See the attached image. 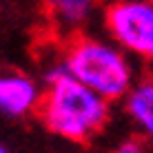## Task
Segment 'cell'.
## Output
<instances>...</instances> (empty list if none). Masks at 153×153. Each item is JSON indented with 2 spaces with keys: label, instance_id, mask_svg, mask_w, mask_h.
Wrapping results in <instances>:
<instances>
[{
  "label": "cell",
  "instance_id": "cell-4",
  "mask_svg": "<svg viewBox=\"0 0 153 153\" xmlns=\"http://www.w3.org/2000/svg\"><path fill=\"white\" fill-rule=\"evenodd\" d=\"M42 91L27 73L0 71V113L7 118H25L38 111Z\"/></svg>",
  "mask_w": 153,
  "mask_h": 153
},
{
  "label": "cell",
  "instance_id": "cell-2",
  "mask_svg": "<svg viewBox=\"0 0 153 153\" xmlns=\"http://www.w3.org/2000/svg\"><path fill=\"white\" fill-rule=\"evenodd\" d=\"M62 67L76 82L93 91L104 102L124 98L133 87V67L124 51L111 42L76 38L67 49Z\"/></svg>",
  "mask_w": 153,
  "mask_h": 153
},
{
  "label": "cell",
  "instance_id": "cell-1",
  "mask_svg": "<svg viewBox=\"0 0 153 153\" xmlns=\"http://www.w3.org/2000/svg\"><path fill=\"white\" fill-rule=\"evenodd\" d=\"M38 113L51 133L69 142H87L107 126L111 107L76 82L60 65L47 76V91L40 98Z\"/></svg>",
  "mask_w": 153,
  "mask_h": 153
},
{
  "label": "cell",
  "instance_id": "cell-5",
  "mask_svg": "<svg viewBox=\"0 0 153 153\" xmlns=\"http://www.w3.org/2000/svg\"><path fill=\"white\" fill-rule=\"evenodd\" d=\"M126 111L140 124L142 131H153V84L149 80L138 82L126 93Z\"/></svg>",
  "mask_w": 153,
  "mask_h": 153
},
{
  "label": "cell",
  "instance_id": "cell-6",
  "mask_svg": "<svg viewBox=\"0 0 153 153\" xmlns=\"http://www.w3.org/2000/svg\"><path fill=\"white\" fill-rule=\"evenodd\" d=\"M51 18L62 27H78L91 16L93 0H42Z\"/></svg>",
  "mask_w": 153,
  "mask_h": 153
},
{
  "label": "cell",
  "instance_id": "cell-7",
  "mask_svg": "<svg viewBox=\"0 0 153 153\" xmlns=\"http://www.w3.org/2000/svg\"><path fill=\"white\" fill-rule=\"evenodd\" d=\"M109 153H144V146H142L140 140H122L113 151Z\"/></svg>",
  "mask_w": 153,
  "mask_h": 153
},
{
  "label": "cell",
  "instance_id": "cell-3",
  "mask_svg": "<svg viewBox=\"0 0 153 153\" xmlns=\"http://www.w3.org/2000/svg\"><path fill=\"white\" fill-rule=\"evenodd\" d=\"M104 25L120 51L153 56V4L151 0H118L104 11Z\"/></svg>",
  "mask_w": 153,
  "mask_h": 153
},
{
  "label": "cell",
  "instance_id": "cell-8",
  "mask_svg": "<svg viewBox=\"0 0 153 153\" xmlns=\"http://www.w3.org/2000/svg\"><path fill=\"white\" fill-rule=\"evenodd\" d=\"M0 153H9V149H7V146H2V144H0Z\"/></svg>",
  "mask_w": 153,
  "mask_h": 153
}]
</instances>
